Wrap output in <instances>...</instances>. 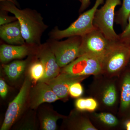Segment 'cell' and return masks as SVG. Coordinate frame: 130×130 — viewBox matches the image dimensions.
<instances>
[{"mask_svg":"<svg viewBox=\"0 0 130 130\" xmlns=\"http://www.w3.org/2000/svg\"><path fill=\"white\" fill-rule=\"evenodd\" d=\"M0 7L1 10L11 13L18 19L26 44L34 47L41 44L42 36L48 26L44 23L40 13L30 8L20 9L9 2H1Z\"/></svg>","mask_w":130,"mask_h":130,"instance_id":"6da1fadb","label":"cell"},{"mask_svg":"<svg viewBox=\"0 0 130 130\" xmlns=\"http://www.w3.org/2000/svg\"><path fill=\"white\" fill-rule=\"evenodd\" d=\"M95 77L90 92L92 97L98 102V109L113 114L118 113L119 104L118 77H109L102 74Z\"/></svg>","mask_w":130,"mask_h":130,"instance_id":"7a4b0ae2","label":"cell"},{"mask_svg":"<svg viewBox=\"0 0 130 130\" xmlns=\"http://www.w3.org/2000/svg\"><path fill=\"white\" fill-rule=\"evenodd\" d=\"M104 2V0H95L92 8L81 14L66 29L60 30L55 27L50 32V39L58 40L75 36H83L93 30L96 28L94 25L96 12Z\"/></svg>","mask_w":130,"mask_h":130,"instance_id":"3957f363","label":"cell"},{"mask_svg":"<svg viewBox=\"0 0 130 130\" xmlns=\"http://www.w3.org/2000/svg\"><path fill=\"white\" fill-rule=\"evenodd\" d=\"M130 61L129 45L118 41L103 59L101 74L109 77H118Z\"/></svg>","mask_w":130,"mask_h":130,"instance_id":"277c9868","label":"cell"},{"mask_svg":"<svg viewBox=\"0 0 130 130\" xmlns=\"http://www.w3.org/2000/svg\"><path fill=\"white\" fill-rule=\"evenodd\" d=\"M81 42L82 37L75 36L61 41L50 39L47 43L61 68L80 56Z\"/></svg>","mask_w":130,"mask_h":130,"instance_id":"5b68a950","label":"cell"},{"mask_svg":"<svg viewBox=\"0 0 130 130\" xmlns=\"http://www.w3.org/2000/svg\"><path fill=\"white\" fill-rule=\"evenodd\" d=\"M121 0H106L103 6L98 9L95 14L94 25L108 39L112 41H119V35L113 28L115 9L121 5Z\"/></svg>","mask_w":130,"mask_h":130,"instance_id":"8992f818","label":"cell"},{"mask_svg":"<svg viewBox=\"0 0 130 130\" xmlns=\"http://www.w3.org/2000/svg\"><path fill=\"white\" fill-rule=\"evenodd\" d=\"M81 37L80 56L88 55L99 58L102 60L114 43L117 42L112 41L107 38L102 32L96 28Z\"/></svg>","mask_w":130,"mask_h":130,"instance_id":"52a82bcc","label":"cell"},{"mask_svg":"<svg viewBox=\"0 0 130 130\" xmlns=\"http://www.w3.org/2000/svg\"><path fill=\"white\" fill-rule=\"evenodd\" d=\"M31 84L29 78H26L18 94L8 105L1 130L9 129L23 113L28 103Z\"/></svg>","mask_w":130,"mask_h":130,"instance_id":"ba28073f","label":"cell"},{"mask_svg":"<svg viewBox=\"0 0 130 130\" xmlns=\"http://www.w3.org/2000/svg\"><path fill=\"white\" fill-rule=\"evenodd\" d=\"M102 72V60L95 56L83 55L61 68V72L73 76L89 77L100 75Z\"/></svg>","mask_w":130,"mask_h":130,"instance_id":"9c48e42d","label":"cell"},{"mask_svg":"<svg viewBox=\"0 0 130 130\" xmlns=\"http://www.w3.org/2000/svg\"><path fill=\"white\" fill-rule=\"evenodd\" d=\"M119 104L118 118L123 123L130 119V68L124 70L118 77Z\"/></svg>","mask_w":130,"mask_h":130,"instance_id":"30bf717a","label":"cell"},{"mask_svg":"<svg viewBox=\"0 0 130 130\" xmlns=\"http://www.w3.org/2000/svg\"><path fill=\"white\" fill-rule=\"evenodd\" d=\"M36 50L38 58L44 69V76L39 81L46 83L58 76L60 73L61 68L47 43L37 46Z\"/></svg>","mask_w":130,"mask_h":130,"instance_id":"8fae6325","label":"cell"},{"mask_svg":"<svg viewBox=\"0 0 130 130\" xmlns=\"http://www.w3.org/2000/svg\"><path fill=\"white\" fill-rule=\"evenodd\" d=\"M60 100L48 84L39 81L32 88L29 95L28 104L35 109L44 103H52Z\"/></svg>","mask_w":130,"mask_h":130,"instance_id":"7c38bea8","label":"cell"},{"mask_svg":"<svg viewBox=\"0 0 130 130\" xmlns=\"http://www.w3.org/2000/svg\"><path fill=\"white\" fill-rule=\"evenodd\" d=\"M88 77L73 76L60 72L54 78L46 82L60 99H67L69 95V89L72 84L81 82Z\"/></svg>","mask_w":130,"mask_h":130,"instance_id":"4fadbf2b","label":"cell"},{"mask_svg":"<svg viewBox=\"0 0 130 130\" xmlns=\"http://www.w3.org/2000/svg\"><path fill=\"white\" fill-rule=\"evenodd\" d=\"M32 46L26 44L21 45L2 44L0 47V60L2 63L13 60L24 58L30 54Z\"/></svg>","mask_w":130,"mask_h":130,"instance_id":"5bb4252c","label":"cell"},{"mask_svg":"<svg viewBox=\"0 0 130 130\" xmlns=\"http://www.w3.org/2000/svg\"><path fill=\"white\" fill-rule=\"evenodd\" d=\"M0 37L8 44L14 45L25 44L21 32V26L18 20L1 26Z\"/></svg>","mask_w":130,"mask_h":130,"instance_id":"9a60e30c","label":"cell"},{"mask_svg":"<svg viewBox=\"0 0 130 130\" xmlns=\"http://www.w3.org/2000/svg\"><path fill=\"white\" fill-rule=\"evenodd\" d=\"M90 118L93 124L96 128L112 129L118 128L123 123L118 118L110 112L89 113Z\"/></svg>","mask_w":130,"mask_h":130,"instance_id":"2e32d148","label":"cell"},{"mask_svg":"<svg viewBox=\"0 0 130 130\" xmlns=\"http://www.w3.org/2000/svg\"><path fill=\"white\" fill-rule=\"evenodd\" d=\"M68 127L71 129L97 130L93 124L89 115L77 112H73L69 117Z\"/></svg>","mask_w":130,"mask_h":130,"instance_id":"e0dca14e","label":"cell"},{"mask_svg":"<svg viewBox=\"0 0 130 130\" xmlns=\"http://www.w3.org/2000/svg\"><path fill=\"white\" fill-rule=\"evenodd\" d=\"M28 64L26 60H15L8 64H4L3 68L10 80L15 81L23 74Z\"/></svg>","mask_w":130,"mask_h":130,"instance_id":"ac0fdd59","label":"cell"},{"mask_svg":"<svg viewBox=\"0 0 130 130\" xmlns=\"http://www.w3.org/2000/svg\"><path fill=\"white\" fill-rule=\"evenodd\" d=\"M40 117L41 128L44 130L56 129L58 120L65 118V116L51 109L43 112Z\"/></svg>","mask_w":130,"mask_h":130,"instance_id":"d6986e66","label":"cell"},{"mask_svg":"<svg viewBox=\"0 0 130 130\" xmlns=\"http://www.w3.org/2000/svg\"><path fill=\"white\" fill-rule=\"evenodd\" d=\"M75 106L77 111L81 112H95L99 108L98 102L93 97L79 98L75 102Z\"/></svg>","mask_w":130,"mask_h":130,"instance_id":"ffe728a7","label":"cell"},{"mask_svg":"<svg viewBox=\"0 0 130 130\" xmlns=\"http://www.w3.org/2000/svg\"><path fill=\"white\" fill-rule=\"evenodd\" d=\"M130 14V0H123L122 6L115 15V21L124 29L128 23Z\"/></svg>","mask_w":130,"mask_h":130,"instance_id":"44dd1931","label":"cell"},{"mask_svg":"<svg viewBox=\"0 0 130 130\" xmlns=\"http://www.w3.org/2000/svg\"><path fill=\"white\" fill-rule=\"evenodd\" d=\"M29 73L31 80L35 83L42 78L44 74V69L40 60L35 61L31 64L29 67Z\"/></svg>","mask_w":130,"mask_h":130,"instance_id":"7402d4cb","label":"cell"},{"mask_svg":"<svg viewBox=\"0 0 130 130\" xmlns=\"http://www.w3.org/2000/svg\"><path fill=\"white\" fill-rule=\"evenodd\" d=\"M83 87L80 82H76L72 84L69 88V95L71 97L74 98H79L83 95Z\"/></svg>","mask_w":130,"mask_h":130,"instance_id":"603a6c76","label":"cell"},{"mask_svg":"<svg viewBox=\"0 0 130 130\" xmlns=\"http://www.w3.org/2000/svg\"><path fill=\"white\" fill-rule=\"evenodd\" d=\"M119 36V41L128 44L130 43V14L128 17V23L123 32Z\"/></svg>","mask_w":130,"mask_h":130,"instance_id":"cb8c5ba5","label":"cell"},{"mask_svg":"<svg viewBox=\"0 0 130 130\" xmlns=\"http://www.w3.org/2000/svg\"><path fill=\"white\" fill-rule=\"evenodd\" d=\"M6 11L1 10L0 14V26L7 24L18 20L15 16H9L6 13Z\"/></svg>","mask_w":130,"mask_h":130,"instance_id":"d4e9b609","label":"cell"},{"mask_svg":"<svg viewBox=\"0 0 130 130\" xmlns=\"http://www.w3.org/2000/svg\"><path fill=\"white\" fill-rule=\"evenodd\" d=\"M8 92L7 85L5 81L1 78L0 80V95L1 97L4 99L7 95Z\"/></svg>","mask_w":130,"mask_h":130,"instance_id":"484cf974","label":"cell"},{"mask_svg":"<svg viewBox=\"0 0 130 130\" xmlns=\"http://www.w3.org/2000/svg\"><path fill=\"white\" fill-rule=\"evenodd\" d=\"M81 6L79 9V12L81 13L87 9L90 4V0H82Z\"/></svg>","mask_w":130,"mask_h":130,"instance_id":"4316f807","label":"cell"},{"mask_svg":"<svg viewBox=\"0 0 130 130\" xmlns=\"http://www.w3.org/2000/svg\"><path fill=\"white\" fill-rule=\"evenodd\" d=\"M123 126L126 130H130V119L127 120L123 123Z\"/></svg>","mask_w":130,"mask_h":130,"instance_id":"83f0119b","label":"cell"},{"mask_svg":"<svg viewBox=\"0 0 130 130\" xmlns=\"http://www.w3.org/2000/svg\"><path fill=\"white\" fill-rule=\"evenodd\" d=\"M0 1L1 2H4V1H8L9 2L13 3L15 5H16L18 7H20L19 4L18 2L17 1V0H0Z\"/></svg>","mask_w":130,"mask_h":130,"instance_id":"f1b7e54d","label":"cell"},{"mask_svg":"<svg viewBox=\"0 0 130 130\" xmlns=\"http://www.w3.org/2000/svg\"><path fill=\"white\" fill-rule=\"evenodd\" d=\"M77 1H78L80 2H81V1H82V0H77Z\"/></svg>","mask_w":130,"mask_h":130,"instance_id":"f546056e","label":"cell"},{"mask_svg":"<svg viewBox=\"0 0 130 130\" xmlns=\"http://www.w3.org/2000/svg\"><path fill=\"white\" fill-rule=\"evenodd\" d=\"M128 45H129V47L130 49V43H129V44H128Z\"/></svg>","mask_w":130,"mask_h":130,"instance_id":"4dcf8cb0","label":"cell"},{"mask_svg":"<svg viewBox=\"0 0 130 130\" xmlns=\"http://www.w3.org/2000/svg\"></svg>","mask_w":130,"mask_h":130,"instance_id":"1f68e13d","label":"cell"}]
</instances>
